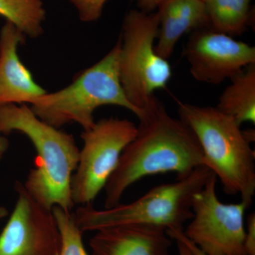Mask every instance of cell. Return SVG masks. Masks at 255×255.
<instances>
[{
	"mask_svg": "<svg viewBox=\"0 0 255 255\" xmlns=\"http://www.w3.org/2000/svg\"><path fill=\"white\" fill-rule=\"evenodd\" d=\"M159 26L157 11L132 9L124 18L119 38L121 85L128 100L141 113L140 118L156 90L164 88L172 77L168 60L155 51Z\"/></svg>",
	"mask_w": 255,
	"mask_h": 255,
	"instance_id": "6",
	"label": "cell"
},
{
	"mask_svg": "<svg viewBox=\"0 0 255 255\" xmlns=\"http://www.w3.org/2000/svg\"><path fill=\"white\" fill-rule=\"evenodd\" d=\"M179 119L200 144L206 167L230 195L241 196L248 206L255 194V130H242L233 119L209 106L178 104Z\"/></svg>",
	"mask_w": 255,
	"mask_h": 255,
	"instance_id": "3",
	"label": "cell"
},
{
	"mask_svg": "<svg viewBox=\"0 0 255 255\" xmlns=\"http://www.w3.org/2000/svg\"><path fill=\"white\" fill-rule=\"evenodd\" d=\"M220 96L216 108L241 127L244 122L255 124V64L231 79Z\"/></svg>",
	"mask_w": 255,
	"mask_h": 255,
	"instance_id": "14",
	"label": "cell"
},
{
	"mask_svg": "<svg viewBox=\"0 0 255 255\" xmlns=\"http://www.w3.org/2000/svg\"><path fill=\"white\" fill-rule=\"evenodd\" d=\"M119 50V39L107 55L84 70L73 83L35 99L30 104L33 113L56 128L76 123L83 130L95 125L94 113L102 106H119L140 118L141 113L128 100L121 85Z\"/></svg>",
	"mask_w": 255,
	"mask_h": 255,
	"instance_id": "4",
	"label": "cell"
},
{
	"mask_svg": "<svg viewBox=\"0 0 255 255\" xmlns=\"http://www.w3.org/2000/svg\"><path fill=\"white\" fill-rule=\"evenodd\" d=\"M52 212L60 233L59 255H90L84 246L83 232L79 228L75 215L59 206H54Z\"/></svg>",
	"mask_w": 255,
	"mask_h": 255,
	"instance_id": "17",
	"label": "cell"
},
{
	"mask_svg": "<svg viewBox=\"0 0 255 255\" xmlns=\"http://www.w3.org/2000/svg\"><path fill=\"white\" fill-rule=\"evenodd\" d=\"M246 255H255V215L251 214L248 218L246 236L245 240Z\"/></svg>",
	"mask_w": 255,
	"mask_h": 255,
	"instance_id": "19",
	"label": "cell"
},
{
	"mask_svg": "<svg viewBox=\"0 0 255 255\" xmlns=\"http://www.w3.org/2000/svg\"><path fill=\"white\" fill-rule=\"evenodd\" d=\"M193 78L219 85L255 64V47L204 28L191 33L184 50Z\"/></svg>",
	"mask_w": 255,
	"mask_h": 255,
	"instance_id": "10",
	"label": "cell"
},
{
	"mask_svg": "<svg viewBox=\"0 0 255 255\" xmlns=\"http://www.w3.org/2000/svg\"><path fill=\"white\" fill-rule=\"evenodd\" d=\"M174 241L177 242L179 255H194L191 253L190 249L183 242L179 241V240H174Z\"/></svg>",
	"mask_w": 255,
	"mask_h": 255,
	"instance_id": "23",
	"label": "cell"
},
{
	"mask_svg": "<svg viewBox=\"0 0 255 255\" xmlns=\"http://www.w3.org/2000/svg\"><path fill=\"white\" fill-rule=\"evenodd\" d=\"M156 9L159 26L155 48L164 59L170 58L184 34L209 28L204 0H161Z\"/></svg>",
	"mask_w": 255,
	"mask_h": 255,
	"instance_id": "13",
	"label": "cell"
},
{
	"mask_svg": "<svg viewBox=\"0 0 255 255\" xmlns=\"http://www.w3.org/2000/svg\"><path fill=\"white\" fill-rule=\"evenodd\" d=\"M26 36L6 21L0 31V106L26 105L46 93L18 56Z\"/></svg>",
	"mask_w": 255,
	"mask_h": 255,
	"instance_id": "11",
	"label": "cell"
},
{
	"mask_svg": "<svg viewBox=\"0 0 255 255\" xmlns=\"http://www.w3.org/2000/svg\"><path fill=\"white\" fill-rule=\"evenodd\" d=\"M0 15L26 37L36 38L43 33L46 14L41 0H0Z\"/></svg>",
	"mask_w": 255,
	"mask_h": 255,
	"instance_id": "16",
	"label": "cell"
},
{
	"mask_svg": "<svg viewBox=\"0 0 255 255\" xmlns=\"http://www.w3.org/2000/svg\"><path fill=\"white\" fill-rule=\"evenodd\" d=\"M139 121L135 138L124 149L105 188V209L120 204L128 188L142 178L175 172L178 179L206 166L194 132L180 119L172 117L155 95Z\"/></svg>",
	"mask_w": 255,
	"mask_h": 255,
	"instance_id": "1",
	"label": "cell"
},
{
	"mask_svg": "<svg viewBox=\"0 0 255 255\" xmlns=\"http://www.w3.org/2000/svg\"><path fill=\"white\" fill-rule=\"evenodd\" d=\"M9 142L8 139L3 135H0V161L3 158L8 148H9Z\"/></svg>",
	"mask_w": 255,
	"mask_h": 255,
	"instance_id": "22",
	"label": "cell"
},
{
	"mask_svg": "<svg viewBox=\"0 0 255 255\" xmlns=\"http://www.w3.org/2000/svg\"><path fill=\"white\" fill-rule=\"evenodd\" d=\"M167 233L172 240H179V241L183 242V243L190 249L193 255H206L204 254L203 252H201L194 243H191V242L186 237L185 235H184V232H183V230H167Z\"/></svg>",
	"mask_w": 255,
	"mask_h": 255,
	"instance_id": "20",
	"label": "cell"
},
{
	"mask_svg": "<svg viewBox=\"0 0 255 255\" xmlns=\"http://www.w3.org/2000/svg\"><path fill=\"white\" fill-rule=\"evenodd\" d=\"M214 174L209 167L201 166L187 177L156 186L130 204L120 203L103 210L96 209L92 204L80 206L74 214L75 220L83 233L132 224L184 230V223L193 217V197Z\"/></svg>",
	"mask_w": 255,
	"mask_h": 255,
	"instance_id": "5",
	"label": "cell"
},
{
	"mask_svg": "<svg viewBox=\"0 0 255 255\" xmlns=\"http://www.w3.org/2000/svg\"><path fill=\"white\" fill-rule=\"evenodd\" d=\"M90 255H170L167 230L151 225H123L96 231Z\"/></svg>",
	"mask_w": 255,
	"mask_h": 255,
	"instance_id": "12",
	"label": "cell"
},
{
	"mask_svg": "<svg viewBox=\"0 0 255 255\" xmlns=\"http://www.w3.org/2000/svg\"><path fill=\"white\" fill-rule=\"evenodd\" d=\"M8 215V211L4 206H0V221L4 219Z\"/></svg>",
	"mask_w": 255,
	"mask_h": 255,
	"instance_id": "24",
	"label": "cell"
},
{
	"mask_svg": "<svg viewBox=\"0 0 255 255\" xmlns=\"http://www.w3.org/2000/svg\"><path fill=\"white\" fill-rule=\"evenodd\" d=\"M213 174L193 197V217L184 234L206 255H246V203L224 204L216 194Z\"/></svg>",
	"mask_w": 255,
	"mask_h": 255,
	"instance_id": "8",
	"label": "cell"
},
{
	"mask_svg": "<svg viewBox=\"0 0 255 255\" xmlns=\"http://www.w3.org/2000/svg\"><path fill=\"white\" fill-rule=\"evenodd\" d=\"M13 132L26 135L37 152L25 189L47 209L59 206L71 211V180L80 155L73 135L38 118L26 105L0 106V134Z\"/></svg>",
	"mask_w": 255,
	"mask_h": 255,
	"instance_id": "2",
	"label": "cell"
},
{
	"mask_svg": "<svg viewBox=\"0 0 255 255\" xmlns=\"http://www.w3.org/2000/svg\"><path fill=\"white\" fill-rule=\"evenodd\" d=\"M75 6L82 22L97 21L102 16L105 5L108 0H68Z\"/></svg>",
	"mask_w": 255,
	"mask_h": 255,
	"instance_id": "18",
	"label": "cell"
},
{
	"mask_svg": "<svg viewBox=\"0 0 255 255\" xmlns=\"http://www.w3.org/2000/svg\"><path fill=\"white\" fill-rule=\"evenodd\" d=\"M161 0H137V6L139 9L145 12H152L157 8Z\"/></svg>",
	"mask_w": 255,
	"mask_h": 255,
	"instance_id": "21",
	"label": "cell"
},
{
	"mask_svg": "<svg viewBox=\"0 0 255 255\" xmlns=\"http://www.w3.org/2000/svg\"><path fill=\"white\" fill-rule=\"evenodd\" d=\"M137 127L128 119L105 118L83 130L76 170L71 180L74 204L91 205L118 166L126 147L135 138Z\"/></svg>",
	"mask_w": 255,
	"mask_h": 255,
	"instance_id": "7",
	"label": "cell"
},
{
	"mask_svg": "<svg viewBox=\"0 0 255 255\" xmlns=\"http://www.w3.org/2000/svg\"><path fill=\"white\" fill-rule=\"evenodd\" d=\"M253 0H204L209 28L231 36H241L251 22Z\"/></svg>",
	"mask_w": 255,
	"mask_h": 255,
	"instance_id": "15",
	"label": "cell"
},
{
	"mask_svg": "<svg viewBox=\"0 0 255 255\" xmlns=\"http://www.w3.org/2000/svg\"><path fill=\"white\" fill-rule=\"evenodd\" d=\"M14 211L0 234V255H59L60 237L53 212L16 181Z\"/></svg>",
	"mask_w": 255,
	"mask_h": 255,
	"instance_id": "9",
	"label": "cell"
}]
</instances>
